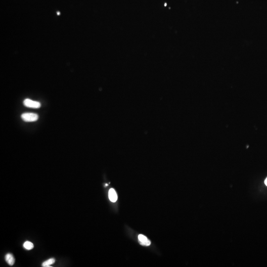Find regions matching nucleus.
Masks as SVG:
<instances>
[{
    "mask_svg": "<svg viewBox=\"0 0 267 267\" xmlns=\"http://www.w3.org/2000/svg\"><path fill=\"white\" fill-rule=\"evenodd\" d=\"M23 247H24V248H25L27 250H31L32 249L34 248V245H33V244L32 242L27 241V242H24Z\"/></svg>",
    "mask_w": 267,
    "mask_h": 267,
    "instance_id": "nucleus-7",
    "label": "nucleus"
},
{
    "mask_svg": "<svg viewBox=\"0 0 267 267\" xmlns=\"http://www.w3.org/2000/svg\"><path fill=\"white\" fill-rule=\"evenodd\" d=\"M108 196L110 200L113 202H115L117 200V195L113 189H110L108 192Z\"/></svg>",
    "mask_w": 267,
    "mask_h": 267,
    "instance_id": "nucleus-4",
    "label": "nucleus"
},
{
    "mask_svg": "<svg viewBox=\"0 0 267 267\" xmlns=\"http://www.w3.org/2000/svg\"><path fill=\"white\" fill-rule=\"evenodd\" d=\"M55 263V259L54 258H51L48 260L45 261V262H43L42 264V267H49L50 265L52 264H54Z\"/></svg>",
    "mask_w": 267,
    "mask_h": 267,
    "instance_id": "nucleus-6",
    "label": "nucleus"
},
{
    "mask_svg": "<svg viewBox=\"0 0 267 267\" xmlns=\"http://www.w3.org/2000/svg\"><path fill=\"white\" fill-rule=\"evenodd\" d=\"M21 118L25 122H34L38 119V115L33 113H25L21 115Z\"/></svg>",
    "mask_w": 267,
    "mask_h": 267,
    "instance_id": "nucleus-1",
    "label": "nucleus"
},
{
    "mask_svg": "<svg viewBox=\"0 0 267 267\" xmlns=\"http://www.w3.org/2000/svg\"><path fill=\"white\" fill-rule=\"evenodd\" d=\"M23 104L26 107L33 108H38L41 106V104L40 102L31 100L30 99H25L23 102Z\"/></svg>",
    "mask_w": 267,
    "mask_h": 267,
    "instance_id": "nucleus-2",
    "label": "nucleus"
},
{
    "mask_svg": "<svg viewBox=\"0 0 267 267\" xmlns=\"http://www.w3.org/2000/svg\"><path fill=\"white\" fill-rule=\"evenodd\" d=\"M138 240L140 244L143 246H148L150 245L151 242L146 236L143 235H139L138 236Z\"/></svg>",
    "mask_w": 267,
    "mask_h": 267,
    "instance_id": "nucleus-3",
    "label": "nucleus"
},
{
    "mask_svg": "<svg viewBox=\"0 0 267 267\" xmlns=\"http://www.w3.org/2000/svg\"><path fill=\"white\" fill-rule=\"evenodd\" d=\"M5 260L9 265H14L15 263V259L12 254H7L5 256Z\"/></svg>",
    "mask_w": 267,
    "mask_h": 267,
    "instance_id": "nucleus-5",
    "label": "nucleus"
},
{
    "mask_svg": "<svg viewBox=\"0 0 267 267\" xmlns=\"http://www.w3.org/2000/svg\"><path fill=\"white\" fill-rule=\"evenodd\" d=\"M265 184L267 186V178L266 179L265 181Z\"/></svg>",
    "mask_w": 267,
    "mask_h": 267,
    "instance_id": "nucleus-8",
    "label": "nucleus"
}]
</instances>
